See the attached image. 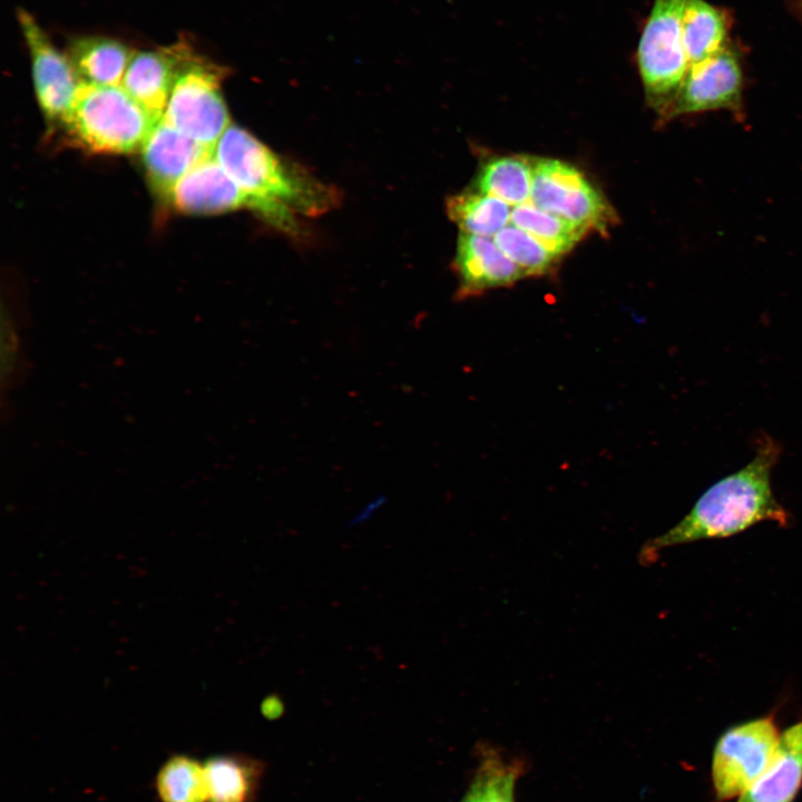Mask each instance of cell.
<instances>
[{"mask_svg": "<svg viewBox=\"0 0 802 802\" xmlns=\"http://www.w3.org/2000/svg\"><path fill=\"white\" fill-rule=\"evenodd\" d=\"M510 222L557 256L569 252L587 232L567 219L537 207L530 200L511 209Z\"/></svg>", "mask_w": 802, "mask_h": 802, "instance_id": "ffe728a7", "label": "cell"}, {"mask_svg": "<svg viewBox=\"0 0 802 802\" xmlns=\"http://www.w3.org/2000/svg\"><path fill=\"white\" fill-rule=\"evenodd\" d=\"M725 11L705 0H687L683 14V42L689 61L696 63L722 50L728 31Z\"/></svg>", "mask_w": 802, "mask_h": 802, "instance_id": "2e32d148", "label": "cell"}, {"mask_svg": "<svg viewBox=\"0 0 802 802\" xmlns=\"http://www.w3.org/2000/svg\"><path fill=\"white\" fill-rule=\"evenodd\" d=\"M208 802H250L255 792L258 766L237 755L214 756L206 761Z\"/></svg>", "mask_w": 802, "mask_h": 802, "instance_id": "d6986e66", "label": "cell"}, {"mask_svg": "<svg viewBox=\"0 0 802 802\" xmlns=\"http://www.w3.org/2000/svg\"><path fill=\"white\" fill-rule=\"evenodd\" d=\"M159 120L121 85L81 82L61 126L69 140L78 147L95 154L118 155L140 149Z\"/></svg>", "mask_w": 802, "mask_h": 802, "instance_id": "3957f363", "label": "cell"}, {"mask_svg": "<svg viewBox=\"0 0 802 802\" xmlns=\"http://www.w3.org/2000/svg\"><path fill=\"white\" fill-rule=\"evenodd\" d=\"M214 156L244 193L247 207L285 232L296 231V215L320 214L335 203L327 186L236 125L225 130Z\"/></svg>", "mask_w": 802, "mask_h": 802, "instance_id": "7a4b0ae2", "label": "cell"}, {"mask_svg": "<svg viewBox=\"0 0 802 802\" xmlns=\"http://www.w3.org/2000/svg\"><path fill=\"white\" fill-rule=\"evenodd\" d=\"M743 71L737 52L726 46L713 56L692 63L665 120L683 115L727 110L742 119Z\"/></svg>", "mask_w": 802, "mask_h": 802, "instance_id": "ba28073f", "label": "cell"}, {"mask_svg": "<svg viewBox=\"0 0 802 802\" xmlns=\"http://www.w3.org/2000/svg\"><path fill=\"white\" fill-rule=\"evenodd\" d=\"M169 203L185 214L213 215L247 207V200L214 154L194 166L175 185Z\"/></svg>", "mask_w": 802, "mask_h": 802, "instance_id": "7c38bea8", "label": "cell"}, {"mask_svg": "<svg viewBox=\"0 0 802 802\" xmlns=\"http://www.w3.org/2000/svg\"><path fill=\"white\" fill-rule=\"evenodd\" d=\"M155 789L162 802H208L205 765L187 755L170 756L156 775Z\"/></svg>", "mask_w": 802, "mask_h": 802, "instance_id": "44dd1931", "label": "cell"}, {"mask_svg": "<svg viewBox=\"0 0 802 802\" xmlns=\"http://www.w3.org/2000/svg\"><path fill=\"white\" fill-rule=\"evenodd\" d=\"M780 735L773 715H765L732 725L718 736L711 763L717 800L741 796L755 782L771 762Z\"/></svg>", "mask_w": 802, "mask_h": 802, "instance_id": "8992f818", "label": "cell"}, {"mask_svg": "<svg viewBox=\"0 0 802 802\" xmlns=\"http://www.w3.org/2000/svg\"><path fill=\"white\" fill-rule=\"evenodd\" d=\"M454 270L460 299L487 290L509 286L525 277L520 268L497 246L493 237L462 233L458 238Z\"/></svg>", "mask_w": 802, "mask_h": 802, "instance_id": "4fadbf2b", "label": "cell"}, {"mask_svg": "<svg viewBox=\"0 0 802 802\" xmlns=\"http://www.w3.org/2000/svg\"><path fill=\"white\" fill-rule=\"evenodd\" d=\"M17 19L29 51L39 107L48 121L62 125L75 102L81 80L67 53L53 46L30 12L18 9Z\"/></svg>", "mask_w": 802, "mask_h": 802, "instance_id": "9c48e42d", "label": "cell"}, {"mask_svg": "<svg viewBox=\"0 0 802 802\" xmlns=\"http://www.w3.org/2000/svg\"><path fill=\"white\" fill-rule=\"evenodd\" d=\"M530 202L586 231L605 234L615 212L576 167L558 159L534 160Z\"/></svg>", "mask_w": 802, "mask_h": 802, "instance_id": "52a82bcc", "label": "cell"}, {"mask_svg": "<svg viewBox=\"0 0 802 802\" xmlns=\"http://www.w3.org/2000/svg\"><path fill=\"white\" fill-rule=\"evenodd\" d=\"M686 1L654 0L637 47V66L646 98L661 117L676 97L689 68L683 42Z\"/></svg>", "mask_w": 802, "mask_h": 802, "instance_id": "277c9868", "label": "cell"}, {"mask_svg": "<svg viewBox=\"0 0 802 802\" xmlns=\"http://www.w3.org/2000/svg\"><path fill=\"white\" fill-rule=\"evenodd\" d=\"M534 160L526 156H501L483 164L476 179V189L508 205L530 200Z\"/></svg>", "mask_w": 802, "mask_h": 802, "instance_id": "e0dca14e", "label": "cell"}, {"mask_svg": "<svg viewBox=\"0 0 802 802\" xmlns=\"http://www.w3.org/2000/svg\"><path fill=\"white\" fill-rule=\"evenodd\" d=\"M480 795H481V779L479 774L476 775L472 784L470 785V789L468 790L467 794L462 799L461 802H480Z\"/></svg>", "mask_w": 802, "mask_h": 802, "instance_id": "d4e9b609", "label": "cell"}, {"mask_svg": "<svg viewBox=\"0 0 802 802\" xmlns=\"http://www.w3.org/2000/svg\"><path fill=\"white\" fill-rule=\"evenodd\" d=\"M447 214L462 233L491 237L510 222L509 205L479 192H464L447 199Z\"/></svg>", "mask_w": 802, "mask_h": 802, "instance_id": "ac0fdd59", "label": "cell"}, {"mask_svg": "<svg viewBox=\"0 0 802 802\" xmlns=\"http://www.w3.org/2000/svg\"><path fill=\"white\" fill-rule=\"evenodd\" d=\"M134 51L124 42L104 36L74 38L69 57L79 79L96 86L121 85Z\"/></svg>", "mask_w": 802, "mask_h": 802, "instance_id": "9a60e30c", "label": "cell"}, {"mask_svg": "<svg viewBox=\"0 0 802 802\" xmlns=\"http://www.w3.org/2000/svg\"><path fill=\"white\" fill-rule=\"evenodd\" d=\"M143 165L153 192L170 198L175 185L194 166L214 154L162 118L140 147Z\"/></svg>", "mask_w": 802, "mask_h": 802, "instance_id": "8fae6325", "label": "cell"}, {"mask_svg": "<svg viewBox=\"0 0 802 802\" xmlns=\"http://www.w3.org/2000/svg\"><path fill=\"white\" fill-rule=\"evenodd\" d=\"M780 453V447L764 438L746 466L712 485L679 522L648 540L639 560L651 563L665 548L730 537L762 521L786 526L790 516L771 486V472Z\"/></svg>", "mask_w": 802, "mask_h": 802, "instance_id": "6da1fadb", "label": "cell"}, {"mask_svg": "<svg viewBox=\"0 0 802 802\" xmlns=\"http://www.w3.org/2000/svg\"><path fill=\"white\" fill-rule=\"evenodd\" d=\"M226 74L224 67L194 50L177 76L163 116L178 131L213 150L231 125L221 87Z\"/></svg>", "mask_w": 802, "mask_h": 802, "instance_id": "5b68a950", "label": "cell"}, {"mask_svg": "<svg viewBox=\"0 0 802 802\" xmlns=\"http://www.w3.org/2000/svg\"><path fill=\"white\" fill-rule=\"evenodd\" d=\"M493 239L499 250L520 268L524 276L550 273L559 257L512 224L505 226Z\"/></svg>", "mask_w": 802, "mask_h": 802, "instance_id": "7402d4cb", "label": "cell"}, {"mask_svg": "<svg viewBox=\"0 0 802 802\" xmlns=\"http://www.w3.org/2000/svg\"><path fill=\"white\" fill-rule=\"evenodd\" d=\"M283 711V703L275 694L268 695L262 703V712L267 717H276Z\"/></svg>", "mask_w": 802, "mask_h": 802, "instance_id": "cb8c5ba5", "label": "cell"}, {"mask_svg": "<svg viewBox=\"0 0 802 802\" xmlns=\"http://www.w3.org/2000/svg\"><path fill=\"white\" fill-rule=\"evenodd\" d=\"M194 48L185 42L133 53L121 86L154 118L162 119L173 86Z\"/></svg>", "mask_w": 802, "mask_h": 802, "instance_id": "30bf717a", "label": "cell"}, {"mask_svg": "<svg viewBox=\"0 0 802 802\" xmlns=\"http://www.w3.org/2000/svg\"><path fill=\"white\" fill-rule=\"evenodd\" d=\"M478 774L481 779L480 802H515V785L519 775L516 763L489 755Z\"/></svg>", "mask_w": 802, "mask_h": 802, "instance_id": "603a6c76", "label": "cell"}, {"mask_svg": "<svg viewBox=\"0 0 802 802\" xmlns=\"http://www.w3.org/2000/svg\"><path fill=\"white\" fill-rule=\"evenodd\" d=\"M802 788V718L785 728L764 772L737 802H793Z\"/></svg>", "mask_w": 802, "mask_h": 802, "instance_id": "5bb4252c", "label": "cell"}]
</instances>
